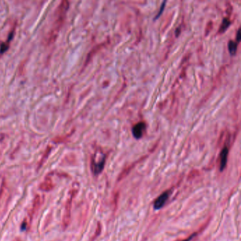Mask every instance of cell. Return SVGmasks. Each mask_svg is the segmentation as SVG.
I'll return each instance as SVG.
<instances>
[{
	"label": "cell",
	"instance_id": "cell-14",
	"mask_svg": "<svg viewBox=\"0 0 241 241\" xmlns=\"http://www.w3.org/2000/svg\"><path fill=\"white\" fill-rule=\"evenodd\" d=\"M196 235H197V233H193V234H192L191 236L188 237L187 238L184 239V240H181V241H191V240H192V239H193V238H194V237L196 236Z\"/></svg>",
	"mask_w": 241,
	"mask_h": 241
},
{
	"label": "cell",
	"instance_id": "cell-3",
	"mask_svg": "<svg viewBox=\"0 0 241 241\" xmlns=\"http://www.w3.org/2000/svg\"><path fill=\"white\" fill-rule=\"evenodd\" d=\"M105 162H106V156H105V155L98 161L93 158L91 159V170H92L93 174L98 175L100 173L101 171L103 170L104 168Z\"/></svg>",
	"mask_w": 241,
	"mask_h": 241
},
{
	"label": "cell",
	"instance_id": "cell-16",
	"mask_svg": "<svg viewBox=\"0 0 241 241\" xmlns=\"http://www.w3.org/2000/svg\"><path fill=\"white\" fill-rule=\"evenodd\" d=\"M26 221H24V222L23 223L22 226H21V228H22V230H24V229L26 228Z\"/></svg>",
	"mask_w": 241,
	"mask_h": 241
},
{
	"label": "cell",
	"instance_id": "cell-5",
	"mask_svg": "<svg viewBox=\"0 0 241 241\" xmlns=\"http://www.w3.org/2000/svg\"><path fill=\"white\" fill-rule=\"evenodd\" d=\"M146 130V124L141 122L137 123L132 128V135L135 139H139L143 137Z\"/></svg>",
	"mask_w": 241,
	"mask_h": 241
},
{
	"label": "cell",
	"instance_id": "cell-4",
	"mask_svg": "<svg viewBox=\"0 0 241 241\" xmlns=\"http://www.w3.org/2000/svg\"><path fill=\"white\" fill-rule=\"evenodd\" d=\"M171 191L170 190H167V191L163 192L159 197L155 200L154 204H153V207L155 209H160L164 206L165 204L168 199L170 197Z\"/></svg>",
	"mask_w": 241,
	"mask_h": 241
},
{
	"label": "cell",
	"instance_id": "cell-1",
	"mask_svg": "<svg viewBox=\"0 0 241 241\" xmlns=\"http://www.w3.org/2000/svg\"><path fill=\"white\" fill-rule=\"evenodd\" d=\"M69 4L67 1H62L58 7L56 11V19L54 20L52 28L49 33L48 36V43H52L55 41L57 38L60 29L63 26L65 19L66 18V13L69 9Z\"/></svg>",
	"mask_w": 241,
	"mask_h": 241
},
{
	"label": "cell",
	"instance_id": "cell-15",
	"mask_svg": "<svg viewBox=\"0 0 241 241\" xmlns=\"http://www.w3.org/2000/svg\"><path fill=\"white\" fill-rule=\"evenodd\" d=\"M240 29H238V33H237V42H240Z\"/></svg>",
	"mask_w": 241,
	"mask_h": 241
},
{
	"label": "cell",
	"instance_id": "cell-9",
	"mask_svg": "<svg viewBox=\"0 0 241 241\" xmlns=\"http://www.w3.org/2000/svg\"><path fill=\"white\" fill-rule=\"evenodd\" d=\"M237 43L236 42L233 41V40H230L228 42V51L229 53H230L231 55L233 56L236 54L237 52Z\"/></svg>",
	"mask_w": 241,
	"mask_h": 241
},
{
	"label": "cell",
	"instance_id": "cell-12",
	"mask_svg": "<svg viewBox=\"0 0 241 241\" xmlns=\"http://www.w3.org/2000/svg\"><path fill=\"white\" fill-rule=\"evenodd\" d=\"M100 231H101V225H100V223H98V226H97V229H96V233H95V236L93 237V238L91 239V241H94L95 239H96L97 237H98L99 235H100Z\"/></svg>",
	"mask_w": 241,
	"mask_h": 241
},
{
	"label": "cell",
	"instance_id": "cell-11",
	"mask_svg": "<svg viewBox=\"0 0 241 241\" xmlns=\"http://www.w3.org/2000/svg\"><path fill=\"white\" fill-rule=\"evenodd\" d=\"M230 25H231V21H229L228 19L226 18L223 19L222 23H221V26L220 27V30H219V33H222L225 32Z\"/></svg>",
	"mask_w": 241,
	"mask_h": 241
},
{
	"label": "cell",
	"instance_id": "cell-6",
	"mask_svg": "<svg viewBox=\"0 0 241 241\" xmlns=\"http://www.w3.org/2000/svg\"><path fill=\"white\" fill-rule=\"evenodd\" d=\"M53 182H52V180L50 177H46L45 178L44 181L42 182L40 184V189L42 190V191L45 192H50V190H52L53 188Z\"/></svg>",
	"mask_w": 241,
	"mask_h": 241
},
{
	"label": "cell",
	"instance_id": "cell-13",
	"mask_svg": "<svg viewBox=\"0 0 241 241\" xmlns=\"http://www.w3.org/2000/svg\"><path fill=\"white\" fill-rule=\"evenodd\" d=\"M166 1H163L162 4H161V8H160V10H159V12L158 13V14H157V15L155 16L154 20H155V19H158L159 16H161V14H162L163 11V10H164L165 4H166Z\"/></svg>",
	"mask_w": 241,
	"mask_h": 241
},
{
	"label": "cell",
	"instance_id": "cell-7",
	"mask_svg": "<svg viewBox=\"0 0 241 241\" xmlns=\"http://www.w3.org/2000/svg\"><path fill=\"white\" fill-rule=\"evenodd\" d=\"M228 149L227 147H224L221 151L220 154V170L222 171L224 170L227 163V159H228Z\"/></svg>",
	"mask_w": 241,
	"mask_h": 241
},
{
	"label": "cell",
	"instance_id": "cell-2",
	"mask_svg": "<svg viewBox=\"0 0 241 241\" xmlns=\"http://www.w3.org/2000/svg\"><path fill=\"white\" fill-rule=\"evenodd\" d=\"M78 188L76 187L75 184H74L73 188H71L69 192V196L65 203V210H64L63 217H62V227L64 229H66L69 226L70 221H71V205H72V200L75 197L76 194H77Z\"/></svg>",
	"mask_w": 241,
	"mask_h": 241
},
{
	"label": "cell",
	"instance_id": "cell-8",
	"mask_svg": "<svg viewBox=\"0 0 241 241\" xmlns=\"http://www.w3.org/2000/svg\"><path fill=\"white\" fill-rule=\"evenodd\" d=\"M40 206V197L38 194L35 197L34 200H33V208L31 209V213H34L36 211L39 209Z\"/></svg>",
	"mask_w": 241,
	"mask_h": 241
},
{
	"label": "cell",
	"instance_id": "cell-10",
	"mask_svg": "<svg viewBox=\"0 0 241 241\" xmlns=\"http://www.w3.org/2000/svg\"><path fill=\"white\" fill-rule=\"evenodd\" d=\"M9 42H10V40H7L6 42L0 41V57H1V56L6 51H7L8 49H9Z\"/></svg>",
	"mask_w": 241,
	"mask_h": 241
}]
</instances>
